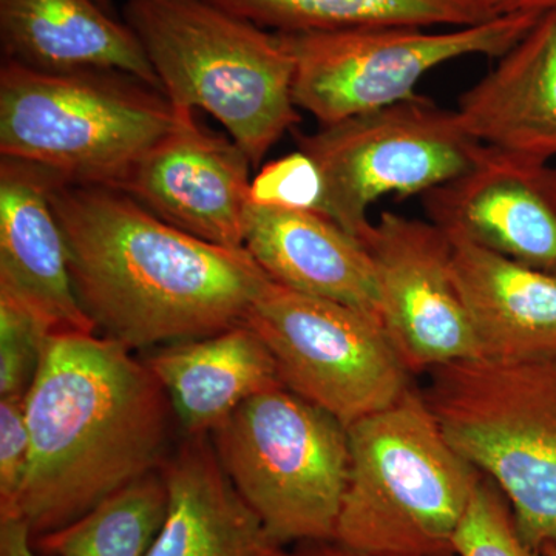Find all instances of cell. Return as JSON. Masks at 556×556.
<instances>
[{
	"mask_svg": "<svg viewBox=\"0 0 556 556\" xmlns=\"http://www.w3.org/2000/svg\"><path fill=\"white\" fill-rule=\"evenodd\" d=\"M350 471L340 546L380 556L455 555L479 471L453 448L422 391L348 427Z\"/></svg>",
	"mask_w": 556,
	"mask_h": 556,
	"instance_id": "4",
	"label": "cell"
},
{
	"mask_svg": "<svg viewBox=\"0 0 556 556\" xmlns=\"http://www.w3.org/2000/svg\"><path fill=\"white\" fill-rule=\"evenodd\" d=\"M146 364L186 437H211L249 399L285 387L265 340L247 321L164 345Z\"/></svg>",
	"mask_w": 556,
	"mask_h": 556,
	"instance_id": "19",
	"label": "cell"
},
{
	"mask_svg": "<svg viewBox=\"0 0 556 556\" xmlns=\"http://www.w3.org/2000/svg\"><path fill=\"white\" fill-rule=\"evenodd\" d=\"M0 556H46L33 546V535L24 519L0 517Z\"/></svg>",
	"mask_w": 556,
	"mask_h": 556,
	"instance_id": "27",
	"label": "cell"
},
{
	"mask_svg": "<svg viewBox=\"0 0 556 556\" xmlns=\"http://www.w3.org/2000/svg\"><path fill=\"white\" fill-rule=\"evenodd\" d=\"M281 35L367 27H468L501 16L492 0H211Z\"/></svg>",
	"mask_w": 556,
	"mask_h": 556,
	"instance_id": "21",
	"label": "cell"
},
{
	"mask_svg": "<svg viewBox=\"0 0 556 556\" xmlns=\"http://www.w3.org/2000/svg\"><path fill=\"white\" fill-rule=\"evenodd\" d=\"M247 324L265 340L281 383L343 426L394 404L409 372L378 317L270 281Z\"/></svg>",
	"mask_w": 556,
	"mask_h": 556,
	"instance_id": "10",
	"label": "cell"
},
{
	"mask_svg": "<svg viewBox=\"0 0 556 556\" xmlns=\"http://www.w3.org/2000/svg\"><path fill=\"white\" fill-rule=\"evenodd\" d=\"M298 146L320 175L317 212L357 240L371 226L372 204L426 195L466 172L479 149L455 110L422 94L298 134Z\"/></svg>",
	"mask_w": 556,
	"mask_h": 556,
	"instance_id": "9",
	"label": "cell"
},
{
	"mask_svg": "<svg viewBox=\"0 0 556 556\" xmlns=\"http://www.w3.org/2000/svg\"><path fill=\"white\" fill-rule=\"evenodd\" d=\"M50 336L27 306L0 292V397L27 396Z\"/></svg>",
	"mask_w": 556,
	"mask_h": 556,
	"instance_id": "24",
	"label": "cell"
},
{
	"mask_svg": "<svg viewBox=\"0 0 556 556\" xmlns=\"http://www.w3.org/2000/svg\"><path fill=\"white\" fill-rule=\"evenodd\" d=\"M161 473L169 506L146 556H294L237 492L211 437H185Z\"/></svg>",
	"mask_w": 556,
	"mask_h": 556,
	"instance_id": "18",
	"label": "cell"
},
{
	"mask_svg": "<svg viewBox=\"0 0 556 556\" xmlns=\"http://www.w3.org/2000/svg\"><path fill=\"white\" fill-rule=\"evenodd\" d=\"M28 459L27 396L0 397V517L16 510Z\"/></svg>",
	"mask_w": 556,
	"mask_h": 556,
	"instance_id": "26",
	"label": "cell"
},
{
	"mask_svg": "<svg viewBox=\"0 0 556 556\" xmlns=\"http://www.w3.org/2000/svg\"><path fill=\"white\" fill-rule=\"evenodd\" d=\"M0 46L25 67L116 70L161 90L129 24L97 0H0Z\"/></svg>",
	"mask_w": 556,
	"mask_h": 556,
	"instance_id": "20",
	"label": "cell"
},
{
	"mask_svg": "<svg viewBox=\"0 0 556 556\" xmlns=\"http://www.w3.org/2000/svg\"><path fill=\"white\" fill-rule=\"evenodd\" d=\"M422 390L442 433L495 482L521 536L556 546V357L431 369Z\"/></svg>",
	"mask_w": 556,
	"mask_h": 556,
	"instance_id": "6",
	"label": "cell"
},
{
	"mask_svg": "<svg viewBox=\"0 0 556 556\" xmlns=\"http://www.w3.org/2000/svg\"><path fill=\"white\" fill-rule=\"evenodd\" d=\"M552 188H554V197L556 201V166H552Z\"/></svg>",
	"mask_w": 556,
	"mask_h": 556,
	"instance_id": "32",
	"label": "cell"
},
{
	"mask_svg": "<svg viewBox=\"0 0 556 556\" xmlns=\"http://www.w3.org/2000/svg\"><path fill=\"white\" fill-rule=\"evenodd\" d=\"M294 556H380L364 554V552L353 551L345 546H340L336 541H316V543L299 544ZM456 556V555H450Z\"/></svg>",
	"mask_w": 556,
	"mask_h": 556,
	"instance_id": "29",
	"label": "cell"
},
{
	"mask_svg": "<svg viewBox=\"0 0 556 556\" xmlns=\"http://www.w3.org/2000/svg\"><path fill=\"white\" fill-rule=\"evenodd\" d=\"M447 237L453 276L481 358H555L556 273L515 262L456 233Z\"/></svg>",
	"mask_w": 556,
	"mask_h": 556,
	"instance_id": "17",
	"label": "cell"
},
{
	"mask_svg": "<svg viewBox=\"0 0 556 556\" xmlns=\"http://www.w3.org/2000/svg\"><path fill=\"white\" fill-rule=\"evenodd\" d=\"M361 241L378 277L380 321L409 375L481 358L444 230L383 212Z\"/></svg>",
	"mask_w": 556,
	"mask_h": 556,
	"instance_id": "11",
	"label": "cell"
},
{
	"mask_svg": "<svg viewBox=\"0 0 556 556\" xmlns=\"http://www.w3.org/2000/svg\"><path fill=\"white\" fill-rule=\"evenodd\" d=\"M427 217L532 268L556 273L552 166L479 144L466 172L422 197Z\"/></svg>",
	"mask_w": 556,
	"mask_h": 556,
	"instance_id": "13",
	"label": "cell"
},
{
	"mask_svg": "<svg viewBox=\"0 0 556 556\" xmlns=\"http://www.w3.org/2000/svg\"><path fill=\"white\" fill-rule=\"evenodd\" d=\"M320 199V175L313 161L300 150L269 163L251 185L252 203L265 206L317 212Z\"/></svg>",
	"mask_w": 556,
	"mask_h": 556,
	"instance_id": "25",
	"label": "cell"
},
{
	"mask_svg": "<svg viewBox=\"0 0 556 556\" xmlns=\"http://www.w3.org/2000/svg\"><path fill=\"white\" fill-rule=\"evenodd\" d=\"M223 470L270 535L334 541L348 471V427L278 387L249 399L211 434Z\"/></svg>",
	"mask_w": 556,
	"mask_h": 556,
	"instance_id": "7",
	"label": "cell"
},
{
	"mask_svg": "<svg viewBox=\"0 0 556 556\" xmlns=\"http://www.w3.org/2000/svg\"><path fill=\"white\" fill-rule=\"evenodd\" d=\"M251 167L236 141L201 126L195 112L175 110L174 126L119 190L190 236L241 249Z\"/></svg>",
	"mask_w": 556,
	"mask_h": 556,
	"instance_id": "12",
	"label": "cell"
},
{
	"mask_svg": "<svg viewBox=\"0 0 556 556\" xmlns=\"http://www.w3.org/2000/svg\"><path fill=\"white\" fill-rule=\"evenodd\" d=\"M244 249L277 283L380 320V294L367 249L316 211L249 201Z\"/></svg>",
	"mask_w": 556,
	"mask_h": 556,
	"instance_id": "15",
	"label": "cell"
},
{
	"mask_svg": "<svg viewBox=\"0 0 556 556\" xmlns=\"http://www.w3.org/2000/svg\"><path fill=\"white\" fill-rule=\"evenodd\" d=\"M27 420L30 459L13 517L38 538L160 471L177 419L159 379L129 348L97 332H67L47 340Z\"/></svg>",
	"mask_w": 556,
	"mask_h": 556,
	"instance_id": "2",
	"label": "cell"
},
{
	"mask_svg": "<svg viewBox=\"0 0 556 556\" xmlns=\"http://www.w3.org/2000/svg\"><path fill=\"white\" fill-rule=\"evenodd\" d=\"M540 554L543 556H556V546H546L541 548Z\"/></svg>",
	"mask_w": 556,
	"mask_h": 556,
	"instance_id": "30",
	"label": "cell"
},
{
	"mask_svg": "<svg viewBox=\"0 0 556 556\" xmlns=\"http://www.w3.org/2000/svg\"><path fill=\"white\" fill-rule=\"evenodd\" d=\"M123 20L137 35L172 108L204 110L252 167L299 123L294 60L280 33L211 0H126Z\"/></svg>",
	"mask_w": 556,
	"mask_h": 556,
	"instance_id": "3",
	"label": "cell"
},
{
	"mask_svg": "<svg viewBox=\"0 0 556 556\" xmlns=\"http://www.w3.org/2000/svg\"><path fill=\"white\" fill-rule=\"evenodd\" d=\"M468 137L486 148L556 160V14H544L455 109Z\"/></svg>",
	"mask_w": 556,
	"mask_h": 556,
	"instance_id": "16",
	"label": "cell"
},
{
	"mask_svg": "<svg viewBox=\"0 0 556 556\" xmlns=\"http://www.w3.org/2000/svg\"><path fill=\"white\" fill-rule=\"evenodd\" d=\"M54 181L27 161L0 160V292L20 300L51 336L98 332L73 289L67 248L51 206Z\"/></svg>",
	"mask_w": 556,
	"mask_h": 556,
	"instance_id": "14",
	"label": "cell"
},
{
	"mask_svg": "<svg viewBox=\"0 0 556 556\" xmlns=\"http://www.w3.org/2000/svg\"><path fill=\"white\" fill-rule=\"evenodd\" d=\"M174 123L166 94L129 73L2 61L0 155L62 182L119 190Z\"/></svg>",
	"mask_w": 556,
	"mask_h": 556,
	"instance_id": "5",
	"label": "cell"
},
{
	"mask_svg": "<svg viewBox=\"0 0 556 556\" xmlns=\"http://www.w3.org/2000/svg\"><path fill=\"white\" fill-rule=\"evenodd\" d=\"M50 199L84 313L131 351L244 324L273 281L247 249L190 236L123 190L56 179Z\"/></svg>",
	"mask_w": 556,
	"mask_h": 556,
	"instance_id": "1",
	"label": "cell"
},
{
	"mask_svg": "<svg viewBox=\"0 0 556 556\" xmlns=\"http://www.w3.org/2000/svg\"><path fill=\"white\" fill-rule=\"evenodd\" d=\"M500 14H556V0H492Z\"/></svg>",
	"mask_w": 556,
	"mask_h": 556,
	"instance_id": "28",
	"label": "cell"
},
{
	"mask_svg": "<svg viewBox=\"0 0 556 556\" xmlns=\"http://www.w3.org/2000/svg\"><path fill=\"white\" fill-rule=\"evenodd\" d=\"M456 556H543L519 533L511 508L495 482L479 475L457 529Z\"/></svg>",
	"mask_w": 556,
	"mask_h": 556,
	"instance_id": "23",
	"label": "cell"
},
{
	"mask_svg": "<svg viewBox=\"0 0 556 556\" xmlns=\"http://www.w3.org/2000/svg\"><path fill=\"white\" fill-rule=\"evenodd\" d=\"M100 5L104 7L105 10L112 11L113 13V3L112 0H97Z\"/></svg>",
	"mask_w": 556,
	"mask_h": 556,
	"instance_id": "31",
	"label": "cell"
},
{
	"mask_svg": "<svg viewBox=\"0 0 556 556\" xmlns=\"http://www.w3.org/2000/svg\"><path fill=\"white\" fill-rule=\"evenodd\" d=\"M169 493L155 471L123 486L70 525L38 538L46 556H146L163 527Z\"/></svg>",
	"mask_w": 556,
	"mask_h": 556,
	"instance_id": "22",
	"label": "cell"
},
{
	"mask_svg": "<svg viewBox=\"0 0 556 556\" xmlns=\"http://www.w3.org/2000/svg\"><path fill=\"white\" fill-rule=\"evenodd\" d=\"M538 21L501 14L447 31L367 27L283 35L294 60L292 97L320 126L401 104L417 97L431 70L463 58H501Z\"/></svg>",
	"mask_w": 556,
	"mask_h": 556,
	"instance_id": "8",
	"label": "cell"
}]
</instances>
